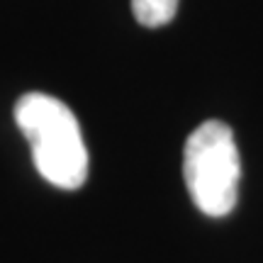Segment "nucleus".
<instances>
[{
    "instance_id": "nucleus-1",
    "label": "nucleus",
    "mask_w": 263,
    "mask_h": 263,
    "mask_svg": "<svg viewBox=\"0 0 263 263\" xmlns=\"http://www.w3.org/2000/svg\"><path fill=\"white\" fill-rule=\"evenodd\" d=\"M15 122L32 146L39 176L61 190H78L88 178V149L73 110L47 93H25Z\"/></svg>"
},
{
    "instance_id": "nucleus-2",
    "label": "nucleus",
    "mask_w": 263,
    "mask_h": 263,
    "mask_svg": "<svg viewBox=\"0 0 263 263\" xmlns=\"http://www.w3.org/2000/svg\"><path fill=\"white\" fill-rule=\"evenodd\" d=\"M183 178L195 207L207 217H224L234 210L241 159L229 124L207 120L190 134L183 149Z\"/></svg>"
},
{
    "instance_id": "nucleus-3",
    "label": "nucleus",
    "mask_w": 263,
    "mask_h": 263,
    "mask_svg": "<svg viewBox=\"0 0 263 263\" xmlns=\"http://www.w3.org/2000/svg\"><path fill=\"white\" fill-rule=\"evenodd\" d=\"M180 0H132L134 17L144 27H163L178 12Z\"/></svg>"
}]
</instances>
